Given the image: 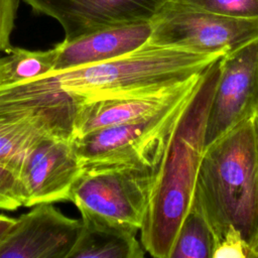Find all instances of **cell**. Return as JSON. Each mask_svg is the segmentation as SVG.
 I'll return each mask as SVG.
<instances>
[{
	"label": "cell",
	"mask_w": 258,
	"mask_h": 258,
	"mask_svg": "<svg viewBox=\"0 0 258 258\" xmlns=\"http://www.w3.org/2000/svg\"><path fill=\"white\" fill-rule=\"evenodd\" d=\"M221 57L202 74L162 157L139 231L145 251L156 258H169L175 236L194 198L205 151L207 115L220 74Z\"/></svg>",
	"instance_id": "1"
},
{
	"label": "cell",
	"mask_w": 258,
	"mask_h": 258,
	"mask_svg": "<svg viewBox=\"0 0 258 258\" xmlns=\"http://www.w3.org/2000/svg\"><path fill=\"white\" fill-rule=\"evenodd\" d=\"M225 53H201L159 45L149 40L119 57L54 72L31 80L34 84L63 93L80 106L99 99L136 94L172 85L203 74Z\"/></svg>",
	"instance_id": "2"
},
{
	"label": "cell",
	"mask_w": 258,
	"mask_h": 258,
	"mask_svg": "<svg viewBox=\"0 0 258 258\" xmlns=\"http://www.w3.org/2000/svg\"><path fill=\"white\" fill-rule=\"evenodd\" d=\"M194 197L217 240L229 227L251 244L258 235V129L256 116L208 146Z\"/></svg>",
	"instance_id": "3"
},
{
	"label": "cell",
	"mask_w": 258,
	"mask_h": 258,
	"mask_svg": "<svg viewBox=\"0 0 258 258\" xmlns=\"http://www.w3.org/2000/svg\"><path fill=\"white\" fill-rule=\"evenodd\" d=\"M160 164L85 166L73 187L71 202L80 212L94 213L140 231Z\"/></svg>",
	"instance_id": "4"
},
{
	"label": "cell",
	"mask_w": 258,
	"mask_h": 258,
	"mask_svg": "<svg viewBox=\"0 0 258 258\" xmlns=\"http://www.w3.org/2000/svg\"><path fill=\"white\" fill-rule=\"evenodd\" d=\"M192 94L153 117L99 128L75 137V148L84 166L160 164L172 131Z\"/></svg>",
	"instance_id": "5"
},
{
	"label": "cell",
	"mask_w": 258,
	"mask_h": 258,
	"mask_svg": "<svg viewBox=\"0 0 258 258\" xmlns=\"http://www.w3.org/2000/svg\"><path fill=\"white\" fill-rule=\"evenodd\" d=\"M149 41L201 53H228L258 37V19L227 17L168 0L151 19Z\"/></svg>",
	"instance_id": "6"
},
{
	"label": "cell",
	"mask_w": 258,
	"mask_h": 258,
	"mask_svg": "<svg viewBox=\"0 0 258 258\" xmlns=\"http://www.w3.org/2000/svg\"><path fill=\"white\" fill-rule=\"evenodd\" d=\"M258 114V37L226 53L210 103L205 149Z\"/></svg>",
	"instance_id": "7"
},
{
	"label": "cell",
	"mask_w": 258,
	"mask_h": 258,
	"mask_svg": "<svg viewBox=\"0 0 258 258\" xmlns=\"http://www.w3.org/2000/svg\"><path fill=\"white\" fill-rule=\"evenodd\" d=\"M85 169L74 138L44 135L27 151L19 170L25 189V206L70 201Z\"/></svg>",
	"instance_id": "8"
},
{
	"label": "cell",
	"mask_w": 258,
	"mask_h": 258,
	"mask_svg": "<svg viewBox=\"0 0 258 258\" xmlns=\"http://www.w3.org/2000/svg\"><path fill=\"white\" fill-rule=\"evenodd\" d=\"M81 224V219L63 215L52 203L35 205L0 239V258H68Z\"/></svg>",
	"instance_id": "9"
},
{
	"label": "cell",
	"mask_w": 258,
	"mask_h": 258,
	"mask_svg": "<svg viewBox=\"0 0 258 258\" xmlns=\"http://www.w3.org/2000/svg\"><path fill=\"white\" fill-rule=\"evenodd\" d=\"M34 12L54 19L73 39L97 29L149 21L168 0H22Z\"/></svg>",
	"instance_id": "10"
},
{
	"label": "cell",
	"mask_w": 258,
	"mask_h": 258,
	"mask_svg": "<svg viewBox=\"0 0 258 258\" xmlns=\"http://www.w3.org/2000/svg\"><path fill=\"white\" fill-rule=\"evenodd\" d=\"M201 75L182 82L125 96L83 103L76 118L75 137L93 130L153 117L192 94Z\"/></svg>",
	"instance_id": "11"
},
{
	"label": "cell",
	"mask_w": 258,
	"mask_h": 258,
	"mask_svg": "<svg viewBox=\"0 0 258 258\" xmlns=\"http://www.w3.org/2000/svg\"><path fill=\"white\" fill-rule=\"evenodd\" d=\"M151 20L111 25L78 36L63 39L54 47V72L110 60L144 45L152 34ZM53 72V73H54Z\"/></svg>",
	"instance_id": "12"
},
{
	"label": "cell",
	"mask_w": 258,
	"mask_h": 258,
	"mask_svg": "<svg viewBox=\"0 0 258 258\" xmlns=\"http://www.w3.org/2000/svg\"><path fill=\"white\" fill-rule=\"evenodd\" d=\"M81 230L68 258H142L145 249L139 230L82 211Z\"/></svg>",
	"instance_id": "13"
},
{
	"label": "cell",
	"mask_w": 258,
	"mask_h": 258,
	"mask_svg": "<svg viewBox=\"0 0 258 258\" xmlns=\"http://www.w3.org/2000/svg\"><path fill=\"white\" fill-rule=\"evenodd\" d=\"M217 238L194 197L175 236L169 258H213Z\"/></svg>",
	"instance_id": "14"
},
{
	"label": "cell",
	"mask_w": 258,
	"mask_h": 258,
	"mask_svg": "<svg viewBox=\"0 0 258 258\" xmlns=\"http://www.w3.org/2000/svg\"><path fill=\"white\" fill-rule=\"evenodd\" d=\"M0 57V88L28 82L54 72L55 47L47 50H29L11 47Z\"/></svg>",
	"instance_id": "15"
},
{
	"label": "cell",
	"mask_w": 258,
	"mask_h": 258,
	"mask_svg": "<svg viewBox=\"0 0 258 258\" xmlns=\"http://www.w3.org/2000/svg\"><path fill=\"white\" fill-rule=\"evenodd\" d=\"M44 135L29 119L0 112V163L19 172L29 148Z\"/></svg>",
	"instance_id": "16"
},
{
	"label": "cell",
	"mask_w": 258,
	"mask_h": 258,
	"mask_svg": "<svg viewBox=\"0 0 258 258\" xmlns=\"http://www.w3.org/2000/svg\"><path fill=\"white\" fill-rule=\"evenodd\" d=\"M189 8L227 17L258 19V0H171Z\"/></svg>",
	"instance_id": "17"
},
{
	"label": "cell",
	"mask_w": 258,
	"mask_h": 258,
	"mask_svg": "<svg viewBox=\"0 0 258 258\" xmlns=\"http://www.w3.org/2000/svg\"><path fill=\"white\" fill-rule=\"evenodd\" d=\"M25 189L19 172L0 163V210L15 211L25 206Z\"/></svg>",
	"instance_id": "18"
},
{
	"label": "cell",
	"mask_w": 258,
	"mask_h": 258,
	"mask_svg": "<svg viewBox=\"0 0 258 258\" xmlns=\"http://www.w3.org/2000/svg\"><path fill=\"white\" fill-rule=\"evenodd\" d=\"M252 258L250 244L234 227H229L217 240L213 258Z\"/></svg>",
	"instance_id": "19"
},
{
	"label": "cell",
	"mask_w": 258,
	"mask_h": 258,
	"mask_svg": "<svg viewBox=\"0 0 258 258\" xmlns=\"http://www.w3.org/2000/svg\"><path fill=\"white\" fill-rule=\"evenodd\" d=\"M18 0H0V52L12 47L10 38L14 28Z\"/></svg>",
	"instance_id": "20"
},
{
	"label": "cell",
	"mask_w": 258,
	"mask_h": 258,
	"mask_svg": "<svg viewBox=\"0 0 258 258\" xmlns=\"http://www.w3.org/2000/svg\"><path fill=\"white\" fill-rule=\"evenodd\" d=\"M16 218H11L0 214V239L8 231V229L13 225Z\"/></svg>",
	"instance_id": "21"
},
{
	"label": "cell",
	"mask_w": 258,
	"mask_h": 258,
	"mask_svg": "<svg viewBox=\"0 0 258 258\" xmlns=\"http://www.w3.org/2000/svg\"><path fill=\"white\" fill-rule=\"evenodd\" d=\"M252 251V258H258V235L250 244Z\"/></svg>",
	"instance_id": "22"
},
{
	"label": "cell",
	"mask_w": 258,
	"mask_h": 258,
	"mask_svg": "<svg viewBox=\"0 0 258 258\" xmlns=\"http://www.w3.org/2000/svg\"><path fill=\"white\" fill-rule=\"evenodd\" d=\"M256 123H257V129H258V114L256 115Z\"/></svg>",
	"instance_id": "23"
}]
</instances>
